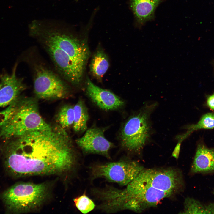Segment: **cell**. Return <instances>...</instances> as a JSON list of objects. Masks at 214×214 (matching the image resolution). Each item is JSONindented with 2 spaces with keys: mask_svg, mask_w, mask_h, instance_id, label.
<instances>
[{
  "mask_svg": "<svg viewBox=\"0 0 214 214\" xmlns=\"http://www.w3.org/2000/svg\"><path fill=\"white\" fill-rule=\"evenodd\" d=\"M5 140L4 164L14 177L59 174L69 171L75 165L71 141L59 126Z\"/></svg>",
  "mask_w": 214,
  "mask_h": 214,
  "instance_id": "obj_1",
  "label": "cell"
},
{
  "mask_svg": "<svg viewBox=\"0 0 214 214\" xmlns=\"http://www.w3.org/2000/svg\"><path fill=\"white\" fill-rule=\"evenodd\" d=\"M59 24L34 20L29 25V33L47 53L55 71L71 86H77L82 81L90 51L85 38Z\"/></svg>",
  "mask_w": 214,
  "mask_h": 214,
  "instance_id": "obj_2",
  "label": "cell"
},
{
  "mask_svg": "<svg viewBox=\"0 0 214 214\" xmlns=\"http://www.w3.org/2000/svg\"><path fill=\"white\" fill-rule=\"evenodd\" d=\"M51 127L41 116L36 99L20 95L12 115L0 128V139L6 140Z\"/></svg>",
  "mask_w": 214,
  "mask_h": 214,
  "instance_id": "obj_3",
  "label": "cell"
},
{
  "mask_svg": "<svg viewBox=\"0 0 214 214\" xmlns=\"http://www.w3.org/2000/svg\"><path fill=\"white\" fill-rule=\"evenodd\" d=\"M25 60L32 71L34 93L37 98L55 100L66 98L71 94V86L33 52Z\"/></svg>",
  "mask_w": 214,
  "mask_h": 214,
  "instance_id": "obj_4",
  "label": "cell"
},
{
  "mask_svg": "<svg viewBox=\"0 0 214 214\" xmlns=\"http://www.w3.org/2000/svg\"><path fill=\"white\" fill-rule=\"evenodd\" d=\"M48 195L45 183L21 182L6 190L2 196L7 210L13 213H26L36 209L44 202Z\"/></svg>",
  "mask_w": 214,
  "mask_h": 214,
  "instance_id": "obj_5",
  "label": "cell"
},
{
  "mask_svg": "<svg viewBox=\"0 0 214 214\" xmlns=\"http://www.w3.org/2000/svg\"><path fill=\"white\" fill-rule=\"evenodd\" d=\"M148 109L130 117L122 127L119 138L122 147L127 150L137 153L149 139L150 133Z\"/></svg>",
  "mask_w": 214,
  "mask_h": 214,
  "instance_id": "obj_6",
  "label": "cell"
},
{
  "mask_svg": "<svg viewBox=\"0 0 214 214\" xmlns=\"http://www.w3.org/2000/svg\"><path fill=\"white\" fill-rule=\"evenodd\" d=\"M144 169L138 162L129 160L94 164L89 168L92 179L103 178L121 186L127 185Z\"/></svg>",
  "mask_w": 214,
  "mask_h": 214,
  "instance_id": "obj_7",
  "label": "cell"
},
{
  "mask_svg": "<svg viewBox=\"0 0 214 214\" xmlns=\"http://www.w3.org/2000/svg\"><path fill=\"white\" fill-rule=\"evenodd\" d=\"M127 210L138 213L155 207L163 199L174 194L155 189L134 179L124 189Z\"/></svg>",
  "mask_w": 214,
  "mask_h": 214,
  "instance_id": "obj_8",
  "label": "cell"
},
{
  "mask_svg": "<svg viewBox=\"0 0 214 214\" xmlns=\"http://www.w3.org/2000/svg\"><path fill=\"white\" fill-rule=\"evenodd\" d=\"M135 179L157 189L173 194L183 188L181 172L173 168L144 169Z\"/></svg>",
  "mask_w": 214,
  "mask_h": 214,
  "instance_id": "obj_9",
  "label": "cell"
},
{
  "mask_svg": "<svg viewBox=\"0 0 214 214\" xmlns=\"http://www.w3.org/2000/svg\"><path fill=\"white\" fill-rule=\"evenodd\" d=\"M106 128L92 127L86 130L82 136L76 139V143L85 154H98L110 159L109 151L114 144L104 136Z\"/></svg>",
  "mask_w": 214,
  "mask_h": 214,
  "instance_id": "obj_10",
  "label": "cell"
},
{
  "mask_svg": "<svg viewBox=\"0 0 214 214\" xmlns=\"http://www.w3.org/2000/svg\"><path fill=\"white\" fill-rule=\"evenodd\" d=\"M16 67L15 65L11 75L6 73L0 74V83L2 84L0 88V107L9 105L27 88L23 79L16 76Z\"/></svg>",
  "mask_w": 214,
  "mask_h": 214,
  "instance_id": "obj_11",
  "label": "cell"
},
{
  "mask_svg": "<svg viewBox=\"0 0 214 214\" xmlns=\"http://www.w3.org/2000/svg\"><path fill=\"white\" fill-rule=\"evenodd\" d=\"M86 92L92 102L100 109L106 111L117 109L122 107L124 101L111 92L95 85L89 79L86 83Z\"/></svg>",
  "mask_w": 214,
  "mask_h": 214,
  "instance_id": "obj_12",
  "label": "cell"
},
{
  "mask_svg": "<svg viewBox=\"0 0 214 214\" xmlns=\"http://www.w3.org/2000/svg\"><path fill=\"white\" fill-rule=\"evenodd\" d=\"M190 171L192 174H214V148H209L202 143H199Z\"/></svg>",
  "mask_w": 214,
  "mask_h": 214,
  "instance_id": "obj_13",
  "label": "cell"
},
{
  "mask_svg": "<svg viewBox=\"0 0 214 214\" xmlns=\"http://www.w3.org/2000/svg\"><path fill=\"white\" fill-rule=\"evenodd\" d=\"M166 0H130L136 24L140 27L155 18L158 7Z\"/></svg>",
  "mask_w": 214,
  "mask_h": 214,
  "instance_id": "obj_14",
  "label": "cell"
},
{
  "mask_svg": "<svg viewBox=\"0 0 214 214\" xmlns=\"http://www.w3.org/2000/svg\"><path fill=\"white\" fill-rule=\"evenodd\" d=\"M74 120L73 125L74 131L82 133L86 130L89 119L88 110L83 100H79L73 106Z\"/></svg>",
  "mask_w": 214,
  "mask_h": 214,
  "instance_id": "obj_15",
  "label": "cell"
},
{
  "mask_svg": "<svg viewBox=\"0 0 214 214\" xmlns=\"http://www.w3.org/2000/svg\"><path fill=\"white\" fill-rule=\"evenodd\" d=\"M109 63L108 58L104 51L97 50L92 59L90 65V71L97 79L102 78L108 70Z\"/></svg>",
  "mask_w": 214,
  "mask_h": 214,
  "instance_id": "obj_16",
  "label": "cell"
},
{
  "mask_svg": "<svg viewBox=\"0 0 214 214\" xmlns=\"http://www.w3.org/2000/svg\"><path fill=\"white\" fill-rule=\"evenodd\" d=\"M183 214H214V202L204 204L193 198H186L184 202Z\"/></svg>",
  "mask_w": 214,
  "mask_h": 214,
  "instance_id": "obj_17",
  "label": "cell"
},
{
  "mask_svg": "<svg viewBox=\"0 0 214 214\" xmlns=\"http://www.w3.org/2000/svg\"><path fill=\"white\" fill-rule=\"evenodd\" d=\"M187 131L179 137L182 141L193 131L201 129H210L214 128V113H209L203 115L195 124L190 125L186 128Z\"/></svg>",
  "mask_w": 214,
  "mask_h": 214,
  "instance_id": "obj_18",
  "label": "cell"
},
{
  "mask_svg": "<svg viewBox=\"0 0 214 214\" xmlns=\"http://www.w3.org/2000/svg\"><path fill=\"white\" fill-rule=\"evenodd\" d=\"M57 119L59 126L64 129L73 126L74 120L73 106L70 105L62 106L58 114Z\"/></svg>",
  "mask_w": 214,
  "mask_h": 214,
  "instance_id": "obj_19",
  "label": "cell"
},
{
  "mask_svg": "<svg viewBox=\"0 0 214 214\" xmlns=\"http://www.w3.org/2000/svg\"><path fill=\"white\" fill-rule=\"evenodd\" d=\"M73 200L77 208L83 214L91 211L95 207L93 202L85 194L75 198Z\"/></svg>",
  "mask_w": 214,
  "mask_h": 214,
  "instance_id": "obj_20",
  "label": "cell"
},
{
  "mask_svg": "<svg viewBox=\"0 0 214 214\" xmlns=\"http://www.w3.org/2000/svg\"><path fill=\"white\" fill-rule=\"evenodd\" d=\"M18 98L8 105L6 109L0 112V128L12 115Z\"/></svg>",
  "mask_w": 214,
  "mask_h": 214,
  "instance_id": "obj_21",
  "label": "cell"
},
{
  "mask_svg": "<svg viewBox=\"0 0 214 214\" xmlns=\"http://www.w3.org/2000/svg\"><path fill=\"white\" fill-rule=\"evenodd\" d=\"M206 104L210 109L214 111V92L211 95L207 96Z\"/></svg>",
  "mask_w": 214,
  "mask_h": 214,
  "instance_id": "obj_22",
  "label": "cell"
},
{
  "mask_svg": "<svg viewBox=\"0 0 214 214\" xmlns=\"http://www.w3.org/2000/svg\"><path fill=\"white\" fill-rule=\"evenodd\" d=\"M181 143V141H179L176 145L172 154V156L174 157L177 159H178L179 157L180 149Z\"/></svg>",
  "mask_w": 214,
  "mask_h": 214,
  "instance_id": "obj_23",
  "label": "cell"
},
{
  "mask_svg": "<svg viewBox=\"0 0 214 214\" xmlns=\"http://www.w3.org/2000/svg\"><path fill=\"white\" fill-rule=\"evenodd\" d=\"M2 86V84L0 83V88Z\"/></svg>",
  "mask_w": 214,
  "mask_h": 214,
  "instance_id": "obj_24",
  "label": "cell"
},
{
  "mask_svg": "<svg viewBox=\"0 0 214 214\" xmlns=\"http://www.w3.org/2000/svg\"><path fill=\"white\" fill-rule=\"evenodd\" d=\"M213 194H214V191H213Z\"/></svg>",
  "mask_w": 214,
  "mask_h": 214,
  "instance_id": "obj_25",
  "label": "cell"
},
{
  "mask_svg": "<svg viewBox=\"0 0 214 214\" xmlns=\"http://www.w3.org/2000/svg\"><path fill=\"white\" fill-rule=\"evenodd\" d=\"M78 0H75V1H78Z\"/></svg>",
  "mask_w": 214,
  "mask_h": 214,
  "instance_id": "obj_26",
  "label": "cell"
},
{
  "mask_svg": "<svg viewBox=\"0 0 214 214\" xmlns=\"http://www.w3.org/2000/svg\"></svg>",
  "mask_w": 214,
  "mask_h": 214,
  "instance_id": "obj_27",
  "label": "cell"
}]
</instances>
